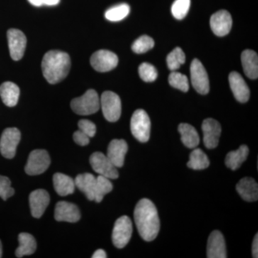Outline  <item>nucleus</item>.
I'll list each match as a JSON object with an SVG mask.
<instances>
[{
	"label": "nucleus",
	"instance_id": "nucleus-1",
	"mask_svg": "<svg viewBox=\"0 0 258 258\" xmlns=\"http://www.w3.org/2000/svg\"><path fill=\"white\" fill-rule=\"evenodd\" d=\"M134 220L139 235L147 242L154 240L160 230L157 208L149 199H142L134 210Z\"/></svg>",
	"mask_w": 258,
	"mask_h": 258
},
{
	"label": "nucleus",
	"instance_id": "nucleus-2",
	"mask_svg": "<svg viewBox=\"0 0 258 258\" xmlns=\"http://www.w3.org/2000/svg\"><path fill=\"white\" fill-rule=\"evenodd\" d=\"M71 64L69 54L60 50L49 51L42 59V74L47 82L56 84L67 77Z\"/></svg>",
	"mask_w": 258,
	"mask_h": 258
},
{
	"label": "nucleus",
	"instance_id": "nucleus-3",
	"mask_svg": "<svg viewBox=\"0 0 258 258\" xmlns=\"http://www.w3.org/2000/svg\"><path fill=\"white\" fill-rule=\"evenodd\" d=\"M75 113L81 115L93 114L99 110L100 99L98 93L93 89L88 90L82 96L74 98L71 103Z\"/></svg>",
	"mask_w": 258,
	"mask_h": 258
},
{
	"label": "nucleus",
	"instance_id": "nucleus-4",
	"mask_svg": "<svg viewBox=\"0 0 258 258\" xmlns=\"http://www.w3.org/2000/svg\"><path fill=\"white\" fill-rule=\"evenodd\" d=\"M131 131L139 142L145 143L150 138L151 120L147 112L142 109L134 112L131 120Z\"/></svg>",
	"mask_w": 258,
	"mask_h": 258
},
{
	"label": "nucleus",
	"instance_id": "nucleus-5",
	"mask_svg": "<svg viewBox=\"0 0 258 258\" xmlns=\"http://www.w3.org/2000/svg\"><path fill=\"white\" fill-rule=\"evenodd\" d=\"M100 105L105 118L109 122H115L121 115L120 97L112 91H106L101 95Z\"/></svg>",
	"mask_w": 258,
	"mask_h": 258
},
{
	"label": "nucleus",
	"instance_id": "nucleus-6",
	"mask_svg": "<svg viewBox=\"0 0 258 258\" xmlns=\"http://www.w3.org/2000/svg\"><path fill=\"white\" fill-rule=\"evenodd\" d=\"M133 225L131 219L127 216L119 217L115 222L112 232V241L117 248H123L132 237Z\"/></svg>",
	"mask_w": 258,
	"mask_h": 258
},
{
	"label": "nucleus",
	"instance_id": "nucleus-7",
	"mask_svg": "<svg viewBox=\"0 0 258 258\" xmlns=\"http://www.w3.org/2000/svg\"><path fill=\"white\" fill-rule=\"evenodd\" d=\"M50 164V157L47 151L36 149L29 155L28 162L25 166V172L28 175L41 174L48 169Z\"/></svg>",
	"mask_w": 258,
	"mask_h": 258
},
{
	"label": "nucleus",
	"instance_id": "nucleus-8",
	"mask_svg": "<svg viewBox=\"0 0 258 258\" xmlns=\"http://www.w3.org/2000/svg\"><path fill=\"white\" fill-rule=\"evenodd\" d=\"M90 164L93 170L99 175L105 176L109 179H115L118 177L117 168L111 161L102 152H95L90 157Z\"/></svg>",
	"mask_w": 258,
	"mask_h": 258
},
{
	"label": "nucleus",
	"instance_id": "nucleus-9",
	"mask_svg": "<svg viewBox=\"0 0 258 258\" xmlns=\"http://www.w3.org/2000/svg\"><path fill=\"white\" fill-rule=\"evenodd\" d=\"M21 139V134L17 128L5 129L0 138V152L7 159H13Z\"/></svg>",
	"mask_w": 258,
	"mask_h": 258
},
{
	"label": "nucleus",
	"instance_id": "nucleus-10",
	"mask_svg": "<svg viewBox=\"0 0 258 258\" xmlns=\"http://www.w3.org/2000/svg\"><path fill=\"white\" fill-rule=\"evenodd\" d=\"M190 72L191 83L197 92L202 95L208 94L210 91V81L208 73L198 59H195L191 62Z\"/></svg>",
	"mask_w": 258,
	"mask_h": 258
},
{
	"label": "nucleus",
	"instance_id": "nucleus-11",
	"mask_svg": "<svg viewBox=\"0 0 258 258\" xmlns=\"http://www.w3.org/2000/svg\"><path fill=\"white\" fill-rule=\"evenodd\" d=\"M118 63V56L109 50L96 51L91 57V66L98 72H108L114 69Z\"/></svg>",
	"mask_w": 258,
	"mask_h": 258
},
{
	"label": "nucleus",
	"instance_id": "nucleus-12",
	"mask_svg": "<svg viewBox=\"0 0 258 258\" xmlns=\"http://www.w3.org/2000/svg\"><path fill=\"white\" fill-rule=\"evenodd\" d=\"M7 35L10 56L15 61L21 60L25 54L27 45V38L25 34L21 30L10 29Z\"/></svg>",
	"mask_w": 258,
	"mask_h": 258
},
{
	"label": "nucleus",
	"instance_id": "nucleus-13",
	"mask_svg": "<svg viewBox=\"0 0 258 258\" xmlns=\"http://www.w3.org/2000/svg\"><path fill=\"white\" fill-rule=\"evenodd\" d=\"M202 128L205 147L210 149L216 148L218 146L222 133L221 125L220 123L213 118H207L204 120Z\"/></svg>",
	"mask_w": 258,
	"mask_h": 258
},
{
	"label": "nucleus",
	"instance_id": "nucleus-14",
	"mask_svg": "<svg viewBox=\"0 0 258 258\" xmlns=\"http://www.w3.org/2000/svg\"><path fill=\"white\" fill-rule=\"evenodd\" d=\"M232 25V19L229 12L220 10L212 15L210 27L212 32L219 37L225 36L230 32Z\"/></svg>",
	"mask_w": 258,
	"mask_h": 258
},
{
	"label": "nucleus",
	"instance_id": "nucleus-15",
	"mask_svg": "<svg viewBox=\"0 0 258 258\" xmlns=\"http://www.w3.org/2000/svg\"><path fill=\"white\" fill-rule=\"evenodd\" d=\"M55 219L58 222H77L81 219L79 208L73 203L60 201L56 204Z\"/></svg>",
	"mask_w": 258,
	"mask_h": 258
},
{
	"label": "nucleus",
	"instance_id": "nucleus-16",
	"mask_svg": "<svg viewBox=\"0 0 258 258\" xmlns=\"http://www.w3.org/2000/svg\"><path fill=\"white\" fill-rule=\"evenodd\" d=\"M29 201L32 216L40 218L50 203V195L46 190H35L30 194Z\"/></svg>",
	"mask_w": 258,
	"mask_h": 258
},
{
	"label": "nucleus",
	"instance_id": "nucleus-17",
	"mask_svg": "<svg viewBox=\"0 0 258 258\" xmlns=\"http://www.w3.org/2000/svg\"><path fill=\"white\" fill-rule=\"evenodd\" d=\"M207 254L208 258L227 257L225 238L220 231L215 230L210 234L208 239Z\"/></svg>",
	"mask_w": 258,
	"mask_h": 258
},
{
	"label": "nucleus",
	"instance_id": "nucleus-18",
	"mask_svg": "<svg viewBox=\"0 0 258 258\" xmlns=\"http://www.w3.org/2000/svg\"><path fill=\"white\" fill-rule=\"evenodd\" d=\"M128 152V144L123 139H113L109 144L107 157L116 168H120L124 164L125 156Z\"/></svg>",
	"mask_w": 258,
	"mask_h": 258
},
{
	"label": "nucleus",
	"instance_id": "nucleus-19",
	"mask_svg": "<svg viewBox=\"0 0 258 258\" xmlns=\"http://www.w3.org/2000/svg\"><path fill=\"white\" fill-rule=\"evenodd\" d=\"M229 82L234 96L240 103L248 101L250 92L247 83L238 73L232 72L229 76Z\"/></svg>",
	"mask_w": 258,
	"mask_h": 258
},
{
	"label": "nucleus",
	"instance_id": "nucleus-20",
	"mask_svg": "<svg viewBox=\"0 0 258 258\" xmlns=\"http://www.w3.org/2000/svg\"><path fill=\"white\" fill-rule=\"evenodd\" d=\"M237 192L244 201L254 202L258 199V185L251 177H244L236 186Z\"/></svg>",
	"mask_w": 258,
	"mask_h": 258
},
{
	"label": "nucleus",
	"instance_id": "nucleus-21",
	"mask_svg": "<svg viewBox=\"0 0 258 258\" xmlns=\"http://www.w3.org/2000/svg\"><path fill=\"white\" fill-rule=\"evenodd\" d=\"M74 181L76 187L85 194L88 200H94L96 177L90 173H85L76 176Z\"/></svg>",
	"mask_w": 258,
	"mask_h": 258
},
{
	"label": "nucleus",
	"instance_id": "nucleus-22",
	"mask_svg": "<svg viewBox=\"0 0 258 258\" xmlns=\"http://www.w3.org/2000/svg\"><path fill=\"white\" fill-rule=\"evenodd\" d=\"M244 74L251 79H257L258 76L257 54L253 50H245L241 56Z\"/></svg>",
	"mask_w": 258,
	"mask_h": 258
},
{
	"label": "nucleus",
	"instance_id": "nucleus-23",
	"mask_svg": "<svg viewBox=\"0 0 258 258\" xmlns=\"http://www.w3.org/2000/svg\"><path fill=\"white\" fill-rule=\"evenodd\" d=\"M20 93V88L14 83L8 81L0 86V96L7 106L14 107L18 104Z\"/></svg>",
	"mask_w": 258,
	"mask_h": 258
},
{
	"label": "nucleus",
	"instance_id": "nucleus-24",
	"mask_svg": "<svg viewBox=\"0 0 258 258\" xmlns=\"http://www.w3.org/2000/svg\"><path fill=\"white\" fill-rule=\"evenodd\" d=\"M54 188L57 195L64 197L74 192L76 184L72 178L62 173H56L53 176Z\"/></svg>",
	"mask_w": 258,
	"mask_h": 258
},
{
	"label": "nucleus",
	"instance_id": "nucleus-25",
	"mask_svg": "<svg viewBox=\"0 0 258 258\" xmlns=\"http://www.w3.org/2000/svg\"><path fill=\"white\" fill-rule=\"evenodd\" d=\"M20 245L16 251L15 255L17 257H23L25 255H30L35 252L37 244L33 236L27 232H22L18 236Z\"/></svg>",
	"mask_w": 258,
	"mask_h": 258
},
{
	"label": "nucleus",
	"instance_id": "nucleus-26",
	"mask_svg": "<svg viewBox=\"0 0 258 258\" xmlns=\"http://www.w3.org/2000/svg\"><path fill=\"white\" fill-rule=\"evenodd\" d=\"M181 134V140L185 147L195 149L200 144V137L196 129L188 123H181L178 127Z\"/></svg>",
	"mask_w": 258,
	"mask_h": 258
},
{
	"label": "nucleus",
	"instance_id": "nucleus-27",
	"mask_svg": "<svg viewBox=\"0 0 258 258\" xmlns=\"http://www.w3.org/2000/svg\"><path fill=\"white\" fill-rule=\"evenodd\" d=\"M249 154L248 147L242 145L237 150L232 151L227 154L225 159V164L232 170L239 169L242 163L247 159Z\"/></svg>",
	"mask_w": 258,
	"mask_h": 258
},
{
	"label": "nucleus",
	"instance_id": "nucleus-28",
	"mask_svg": "<svg viewBox=\"0 0 258 258\" xmlns=\"http://www.w3.org/2000/svg\"><path fill=\"white\" fill-rule=\"evenodd\" d=\"M210 166V160L208 156L200 149H194L190 154L189 161L187 166L194 170H202L207 169Z\"/></svg>",
	"mask_w": 258,
	"mask_h": 258
},
{
	"label": "nucleus",
	"instance_id": "nucleus-29",
	"mask_svg": "<svg viewBox=\"0 0 258 258\" xmlns=\"http://www.w3.org/2000/svg\"><path fill=\"white\" fill-rule=\"evenodd\" d=\"M113 189V184L109 179L101 175L96 177L95 186L94 200L96 203H101L105 195L111 192Z\"/></svg>",
	"mask_w": 258,
	"mask_h": 258
},
{
	"label": "nucleus",
	"instance_id": "nucleus-30",
	"mask_svg": "<svg viewBox=\"0 0 258 258\" xmlns=\"http://www.w3.org/2000/svg\"><path fill=\"white\" fill-rule=\"evenodd\" d=\"M129 13L130 7L128 5L123 3L109 8L105 13V17L109 21L118 22L126 18Z\"/></svg>",
	"mask_w": 258,
	"mask_h": 258
},
{
	"label": "nucleus",
	"instance_id": "nucleus-31",
	"mask_svg": "<svg viewBox=\"0 0 258 258\" xmlns=\"http://www.w3.org/2000/svg\"><path fill=\"white\" fill-rule=\"evenodd\" d=\"M186 60V56L184 51L180 47H176L171 51L167 56L166 62H167L168 68L172 71H175L179 69L180 66L183 64Z\"/></svg>",
	"mask_w": 258,
	"mask_h": 258
},
{
	"label": "nucleus",
	"instance_id": "nucleus-32",
	"mask_svg": "<svg viewBox=\"0 0 258 258\" xmlns=\"http://www.w3.org/2000/svg\"><path fill=\"white\" fill-rule=\"evenodd\" d=\"M169 83L172 87L179 89L183 92L189 91V81L185 75L181 73L172 71L169 76Z\"/></svg>",
	"mask_w": 258,
	"mask_h": 258
},
{
	"label": "nucleus",
	"instance_id": "nucleus-33",
	"mask_svg": "<svg viewBox=\"0 0 258 258\" xmlns=\"http://www.w3.org/2000/svg\"><path fill=\"white\" fill-rule=\"evenodd\" d=\"M154 46V41L152 37L148 35H143L134 42L132 48L136 53L142 54L152 50Z\"/></svg>",
	"mask_w": 258,
	"mask_h": 258
},
{
	"label": "nucleus",
	"instance_id": "nucleus-34",
	"mask_svg": "<svg viewBox=\"0 0 258 258\" xmlns=\"http://www.w3.org/2000/svg\"><path fill=\"white\" fill-rule=\"evenodd\" d=\"M191 0H175L171 7V13L177 20H182L189 12Z\"/></svg>",
	"mask_w": 258,
	"mask_h": 258
},
{
	"label": "nucleus",
	"instance_id": "nucleus-35",
	"mask_svg": "<svg viewBox=\"0 0 258 258\" xmlns=\"http://www.w3.org/2000/svg\"><path fill=\"white\" fill-rule=\"evenodd\" d=\"M139 74L141 79L145 82H153L157 79V69L153 64L143 62L139 66Z\"/></svg>",
	"mask_w": 258,
	"mask_h": 258
},
{
	"label": "nucleus",
	"instance_id": "nucleus-36",
	"mask_svg": "<svg viewBox=\"0 0 258 258\" xmlns=\"http://www.w3.org/2000/svg\"><path fill=\"white\" fill-rule=\"evenodd\" d=\"M15 190L11 186V181L7 176L0 175V198L6 201L10 197L13 196Z\"/></svg>",
	"mask_w": 258,
	"mask_h": 258
},
{
	"label": "nucleus",
	"instance_id": "nucleus-37",
	"mask_svg": "<svg viewBox=\"0 0 258 258\" xmlns=\"http://www.w3.org/2000/svg\"><path fill=\"white\" fill-rule=\"evenodd\" d=\"M79 130L86 134L90 138H92L96 135V126L91 120L82 119L79 122Z\"/></svg>",
	"mask_w": 258,
	"mask_h": 258
},
{
	"label": "nucleus",
	"instance_id": "nucleus-38",
	"mask_svg": "<svg viewBox=\"0 0 258 258\" xmlns=\"http://www.w3.org/2000/svg\"><path fill=\"white\" fill-rule=\"evenodd\" d=\"M74 140L78 145L84 147L89 144L90 137L81 130H78L74 134Z\"/></svg>",
	"mask_w": 258,
	"mask_h": 258
},
{
	"label": "nucleus",
	"instance_id": "nucleus-39",
	"mask_svg": "<svg viewBox=\"0 0 258 258\" xmlns=\"http://www.w3.org/2000/svg\"><path fill=\"white\" fill-rule=\"evenodd\" d=\"M60 0H28L30 4L35 7H40L42 5L47 6H55L60 3Z\"/></svg>",
	"mask_w": 258,
	"mask_h": 258
},
{
	"label": "nucleus",
	"instance_id": "nucleus-40",
	"mask_svg": "<svg viewBox=\"0 0 258 258\" xmlns=\"http://www.w3.org/2000/svg\"><path fill=\"white\" fill-rule=\"evenodd\" d=\"M252 257L257 258L258 257V236L257 234L254 236L253 243L252 247Z\"/></svg>",
	"mask_w": 258,
	"mask_h": 258
},
{
	"label": "nucleus",
	"instance_id": "nucleus-41",
	"mask_svg": "<svg viewBox=\"0 0 258 258\" xmlns=\"http://www.w3.org/2000/svg\"><path fill=\"white\" fill-rule=\"evenodd\" d=\"M93 258H106L107 257L106 252L103 249H97L96 252L92 255Z\"/></svg>",
	"mask_w": 258,
	"mask_h": 258
},
{
	"label": "nucleus",
	"instance_id": "nucleus-42",
	"mask_svg": "<svg viewBox=\"0 0 258 258\" xmlns=\"http://www.w3.org/2000/svg\"><path fill=\"white\" fill-rule=\"evenodd\" d=\"M3 257V245H2L1 241H0V258Z\"/></svg>",
	"mask_w": 258,
	"mask_h": 258
}]
</instances>
